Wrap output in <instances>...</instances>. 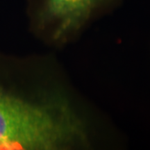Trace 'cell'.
<instances>
[{
  "mask_svg": "<svg viewBox=\"0 0 150 150\" xmlns=\"http://www.w3.org/2000/svg\"><path fill=\"white\" fill-rule=\"evenodd\" d=\"M88 131L69 101L38 104L0 92V149L83 147Z\"/></svg>",
  "mask_w": 150,
  "mask_h": 150,
  "instance_id": "cell-1",
  "label": "cell"
},
{
  "mask_svg": "<svg viewBox=\"0 0 150 150\" xmlns=\"http://www.w3.org/2000/svg\"><path fill=\"white\" fill-rule=\"evenodd\" d=\"M120 0H38L36 20L55 39L74 36Z\"/></svg>",
  "mask_w": 150,
  "mask_h": 150,
  "instance_id": "cell-2",
  "label": "cell"
}]
</instances>
